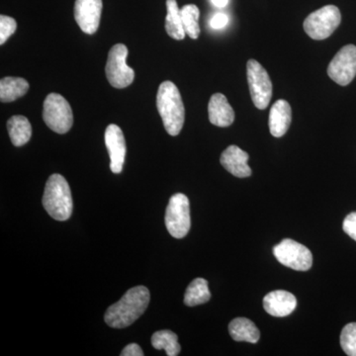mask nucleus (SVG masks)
I'll list each match as a JSON object with an SVG mask.
<instances>
[{
  "label": "nucleus",
  "instance_id": "f257e3e1",
  "mask_svg": "<svg viewBox=\"0 0 356 356\" xmlns=\"http://www.w3.org/2000/svg\"><path fill=\"white\" fill-rule=\"evenodd\" d=\"M149 289L136 286L129 289L117 303L107 309L105 323L114 329H124L133 324L145 313L149 306Z\"/></svg>",
  "mask_w": 356,
  "mask_h": 356
},
{
  "label": "nucleus",
  "instance_id": "f03ea898",
  "mask_svg": "<svg viewBox=\"0 0 356 356\" xmlns=\"http://www.w3.org/2000/svg\"><path fill=\"white\" fill-rule=\"evenodd\" d=\"M156 108L166 132L175 137L181 132L185 120V109L181 95L172 81H163L156 95Z\"/></svg>",
  "mask_w": 356,
  "mask_h": 356
},
{
  "label": "nucleus",
  "instance_id": "7ed1b4c3",
  "mask_svg": "<svg viewBox=\"0 0 356 356\" xmlns=\"http://www.w3.org/2000/svg\"><path fill=\"white\" fill-rule=\"evenodd\" d=\"M43 206L48 214L57 221L70 219L74 209L72 192L65 178L60 175L49 177L43 196Z\"/></svg>",
  "mask_w": 356,
  "mask_h": 356
},
{
  "label": "nucleus",
  "instance_id": "20e7f679",
  "mask_svg": "<svg viewBox=\"0 0 356 356\" xmlns=\"http://www.w3.org/2000/svg\"><path fill=\"white\" fill-rule=\"evenodd\" d=\"M43 119L46 125L58 134L69 132L74 124L70 103L58 93H51L44 99Z\"/></svg>",
  "mask_w": 356,
  "mask_h": 356
},
{
  "label": "nucleus",
  "instance_id": "39448f33",
  "mask_svg": "<svg viewBox=\"0 0 356 356\" xmlns=\"http://www.w3.org/2000/svg\"><path fill=\"white\" fill-rule=\"evenodd\" d=\"M341 11L334 6L322 7L304 21V30L310 38L321 41L329 38L341 24Z\"/></svg>",
  "mask_w": 356,
  "mask_h": 356
},
{
  "label": "nucleus",
  "instance_id": "423d86ee",
  "mask_svg": "<svg viewBox=\"0 0 356 356\" xmlns=\"http://www.w3.org/2000/svg\"><path fill=\"white\" fill-rule=\"evenodd\" d=\"M165 226L175 238H182L188 234L191 226V206L186 195L177 193L172 196L165 211Z\"/></svg>",
  "mask_w": 356,
  "mask_h": 356
},
{
  "label": "nucleus",
  "instance_id": "0eeeda50",
  "mask_svg": "<svg viewBox=\"0 0 356 356\" xmlns=\"http://www.w3.org/2000/svg\"><path fill=\"white\" fill-rule=\"evenodd\" d=\"M127 57L128 48L123 44H115L109 51L105 72L109 83L115 88H128L135 79V72L126 63Z\"/></svg>",
  "mask_w": 356,
  "mask_h": 356
},
{
  "label": "nucleus",
  "instance_id": "6e6552de",
  "mask_svg": "<svg viewBox=\"0 0 356 356\" xmlns=\"http://www.w3.org/2000/svg\"><path fill=\"white\" fill-rule=\"evenodd\" d=\"M247 76L250 96L257 108L266 109L273 97V83L266 69L257 60H250Z\"/></svg>",
  "mask_w": 356,
  "mask_h": 356
},
{
  "label": "nucleus",
  "instance_id": "1a4fd4ad",
  "mask_svg": "<svg viewBox=\"0 0 356 356\" xmlns=\"http://www.w3.org/2000/svg\"><path fill=\"white\" fill-rule=\"evenodd\" d=\"M276 259L282 266L297 271H307L313 264V255L308 248L298 242L285 238L273 248Z\"/></svg>",
  "mask_w": 356,
  "mask_h": 356
},
{
  "label": "nucleus",
  "instance_id": "9d476101",
  "mask_svg": "<svg viewBox=\"0 0 356 356\" xmlns=\"http://www.w3.org/2000/svg\"><path fill=\"white\" fill-rule=\"evenodd\" d=\"M327 74L334 83L348 86L356 76V46L348 44L337 51L327 67Z\"/></svg>",
  "mask_w": 356,
  "mask_h": 356
},
{
  "label": "nucleus",
  "instance_id": "9b49d317",
  "mask_svg": "<svg viewBox=\"0 0 356 356\" xmlns=\"http://www.w3.org/2000/svg\"><path fill=\"white\" fill-rule=\"evenodd\" d=\"M102 7V0H76L74 18L81 31L88 35L97 31Z\"/></svg>",
  "mask_w": 356,
  "mask_h": 356
},
{
  "label": "nucleus",
  "instance_id": "f8f14e48",
  "mask_svg": "<svg viewBox=\"0 0 356 356\" xmlns=\"http://www.w3.org/2000/svg\"><path fill=\"white\" fill-rule=\"evenodd\" d=\"M105 144L109 152L110 170L113 173H121L125 161L126 140L119 126L110 124L105 131Z\"/></svg>",
  "mask_w": 356,
  "mask_h": 356
},
{
  "label": "nucleus",
  "instance_id": "ddd939ff",
  "mask_svg": "<svg viewBox=\"0 0 356 356\" xmlns=\"http://www.w3.org/2000/svg\"><path fill=\"white\" fill-rule=\"evenodd\" d=\"M296 297L285 290H276L268 293L264 299V308L274 317H286L296 309Z\"/></svg>",
  "mask_w": 356,
  "mask_h": 356
},
{
  "label": "nucleus",
  "instance_id": "4468645a",
  "mask_svg": "<svg viewBox=\"0 0 356 356\" xmlns=\"http://www.w3.org/2000/svg\"><path fill=\"white\" fill-rule=\"evenodd\" d=\"M248 159L250 156L247 152L233 145L222 152L220 161L225 170L234 177L245 178L252 175V170L248 165Z\"/></svg>",
  "mask_w": 356,
  "mask_h": 356
},
{
  "label": "nucleus",
  "instance_id": "2eb2a0df",
  "mask_svg": "<svg viewBox=\"0 0 356 356\" xmlns=\"http://www.w3.org/2000/svg\"><path fill=\"white\" fill-rule=\"evenodd\" d=\"M208 113L211 123L218 127H229L235 121V111L222 93L212 95L208 105Z\"/></svg>",
  "mask_w": 356,
  "mask_h": 356
},
{
  "label": "nucleus",
  "instance_id": "dca6fc26",
  "mask_svg": "<svg viewBox=\"0 0 356 356\" xmlns=\"http://www.w3.org/2000/svg\"><path fill=\"white\" fill-rule=\"evenodd\" d=\"M292 110L289 103L284 99L277 100L269 112L268 125L271 135L275 138L283 137L290 127Z\"/></svg>",
  "mask_w": 356,
  "mask_h": 356
},
{
  "label": "nucleus",
  "instance_id": "f3484780",
  "mask_svg": "<svg viewBox=\"0 0 356 356\" xmlns=\"http://www.w3.org/2000/svg\"><path fill=\"white\" fill-rule=\"evenodd\" d=\"M229 332L236 341L257 343L261 337V332L257 325L245 318H236L229 325Z\"/></svg>",
  "mask_w": 356,
  "mask_h": 356
},
{
  "label": "nucleus",
  "instance_id": "a211bd4d",
  "mask_svg": "<svg viewBox=\"0 0 356 356\" xmlns=\"http://www.w3.org/2000/svg\"><path fill=\"white\" fill-rule=\"evenodd\" d=\"M7 130L15 147H22L31 139L32 126L26 117L15 115L7 121Z\"/></svg>",
  "mask_w": 356,
  "mask_h": 356
},
{
  "label": "nucleus",
  "instance_id": "6ab92c4d",
  "mask_svg": "<svg viewBox=\"0 0 356 356\" xmlns=\"http://www.w3.org/2000/svg\"><path fill=\"white\" fill-rule=\"evenodd\" d=\"M29 90V83L22 77L7 76L0 81V100L13 102Z\"/></svg>",
  "mask_w": 356,
  "mask_h": 356
},
{
  "label": "nucleus",
  "instance_id": "aec40b11",
  "mask_svg": "<svg viewBox=\"0 0 356 356\" xmlns=\"http://www.w3.org/2000/svg\"><path fill=\"white\" fill-rule=\"evenodd\" d=\"M168 15L165 18V30L168 36L175 40H184L185 35L184 23H182L181 13L178 8L177 0H166Z\"/></svg>",
  "mask_w": 356,
  "mask_h": 356
},
{
  "label": "nucleus",
  "instance_id": "412c9836",
  "mask_svg": "<svg viewBox=\"0 0 356 356\" xmlns=\"http://www.w3.org/2000/svg\"><path fill=\"white\" fill-rule=\"evenodd\" d=\"M210 299L211 293L207 280L196 278L187 287L184 295V304L186 306L194 307L207 303Z\"/></svg>",
  "mask_w": 356,
  "mask_h": 356
},
{
  "label": "nucleus",
  "instance_id": "4be33fe9",
  "mask_svg": "<svg viewBox=\"0 0 356 356\" xmlns=\"http://www.w3.org/2000/svg\"><path fill=\"white\" fill-rule=\"evenodd\" d=\"M152 344L156 350H165L168 356H177L180 353L178 337L170 330L154 332L152 337Z\"/></svg>",
  "mask_w": 356,
  "mask_h": 356
},
{
  "label": "nucleus",
  "instance_id": "5701e85b",
  "mask_svg": "<svg viewBox=\"0 0 356 356\" xmlns=\"http://www.w3.org/2000/svg\"><path fill=\"white\" fill-rule=\"evenodd\" d=\"M180 13L185 33L191 39H197L200 35V26L198 23L200 11L198 7L195 4H187L180 9Z\"/></svg>",
  "mask_w": 356,
  "mask_h": 356
},
{
  "label": "nucleus",
  "instance_id": "b1692460",
  "mask_svg": "<svg viewBox=\"0 0 356 356\" xmlns=\"http://www.w3.org/2000/svg\"><path fill=\"white\" fill-rule=\"evenodd\" d=\"M341 346L346 355L356 356V323H350L343 327Z\"/></svg>",
  "mask_w": 356,
  "mask_h": 356
},
{
  "label": "nucleus",
  "instance_id": "393cba45",
  "mask_svg": "<svg viewBox=\"0 0 356 356\" xmlns=\"http://www.w3.org/2000/svg\"><path fill=\"white\" fill-rule=\"evenodd\" d=\"M17 29V23L8 16H0V44H3Z\"/></svg>",
  "mask_w": 356,
  "mask_h": 356
},
{
  "label": "nucleus",
  "instance_id": "a878e982",
  "mask_svg": "<svg viewBox=\"0 0 356 356\" xmlns=\"http://www.w3.org/2000/svg\"><path fill=\"white\" fill-rule=\"evenodd\" d=\"M343 228L344 233L348 234L356 242V212L350 213L346 217Z\"/></svg>",
  "mask_w": 356,
  "mask_h": 356
},
{
  "label": "nucleus",
  "instance_id": "bb28decb",
  "mask_svg": "<svg viewBox=\"0 0 356 356\" xmlns=\"http://www.w3.org/2000/svg\"><path fill=\"white\" fill-rule=\"evenodd\" d=\"M229 17L225 13H216L210 21V26L213 29H222L228 24Z\"/></svg>",
  "mask_w": 356,
  "mask_h": 356
},
{
  "label": "nucleus",
  "instance_id": "cd10ccee",
  "mask_svg": "<svg viewBox=\"0 0 356 356\" xmlns=\"http://www.w3.org/2000/svg\"><path fill=\"white\" fill-rule=\"evenodd\" d=\"M142 348L137 343H130L122 350L121 356H143Z\"/></svg>",
  "mask_w": 356,
  "mask_h": 356
},
{
  "label": "nucleus",
  "instance_id": "c85d7f7f",
  "mask_svg": "<svg viewBox=\"0 0 356 356\" xmlns=\"http://www.w3.org/2000/svg\"><path fill=\"white\" fill-rule=\"evenodd\" d=\"M211 2L218 8H224L229 4V0H211Z\"/></svg>",
  "mask_w": 356,
  "mask_h": 356
}]
</instances>
